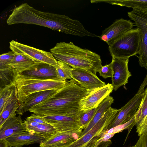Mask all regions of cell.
<instances>
[{
	"mask_svg": "<svg viewBox=\"0 0 147 147\" xmlns=\"http://www.w3.org/2000/svg\"><path fill=\"white\" fill-rule=\"evenodd\" d=\"M119 110L111 107L91 129L67 147H95L100 138L101 134L104 131L107 130Z\"/></svg>",
	"mask_w": 147,
	"mask_h": 147,
	"instance_id": "cell-6",
	"label": "cell"
},
{
	"mask_svg": "<svg viewBox=\"0 0 147 147\" xmlns=\"http://www.w3.org/2000/svg\"><path fill=\"white\" fill-rule=\"evenodd\" d=\"M129 61V59L112 58L111 62L113 70L112 84L115 91L127 84L128 78L131 76L128 69Z\"/></svg>",
	"mask_w": 147,
	"mask_h": 147,
	"instance_id": "cell-14",
	"label": "cell"
},
{
	"mask_svg": "<svg viewBox=\"0 0 147 147\" xmlns=\"http://www.w3.org/2000/svg\"><path fill=\"white\" fill-rule=\"evenodd\" d=\"M144 93H136L124 106L119 109L117 114L108 126L107 130L123 124L135 115L141 103Z\"/></svg>",
	"mask_w": 147,
	"mask_h": 147,
	"instance_id": "cell-10",
	"label": "cell"
},
{
	"mask_svg": "<svg viewBox=\"0 0 147 147\" xmlns=\"http://www.w3.org/2000/svg\"><path fill=\"white\" fill-rule=\"evenodd\" d=\"M58 132L77 131L83 129L80 122L78 114L74 115H55L42 116Z\"/></svg>",
	"mask_w": 147,
	"mask_h": 147,
	"instance_id": "cell-13",
	"label": "cell"
},
{
	"mask_svg": "<svg viewBox=\"0 0 147 147\" xmlns=\"http://www.w3.org/2000/svg\"><path fill=\"white\" fill-rule=\"evenodd\" d=\"M97 107L85 111H80L78 113L80 123L83 129L92 120L96 111Z\"/></svg>",
	"mask_w": 147,
	"mask_h": 147,
	"instance_id": "cell-27",
	"label": "cell"
},
{
	"mask_svg": "<svg viewBox=\"0 0 147 147\" xmlns=\"http://www.w3.org/2000/svg\"><path fill=\"white\" fill-rule=\"evenodd\" d=\"M113 90V87L112 84L109 83L103 86L90 91L79 102L80 111L97 107L109 96Z\"/></svg>",
	"mask_w": 147,
	"mask_h": 147,
	"instance_id": "cell-11",
	"label": "cell"
},
{
	"mask_svg": "<svg viewBox=\"0 0 147 147\" xmlns=\"http://www.w3.org/2000/svg\"><path fill=\"white\" fill-rule=\"evenodd\" d=\"M56 68L58 77L61 80L66 81L67 79H72L71 71L73 68L67 64L57 61Z\"/></svg>",
	"mask_w": 147,
	"mask_h": 147,
	"instance_id": "cell-26",
	"label": "cell"
},
{
	"mask_svg": "<svg viewBox=\"0 0 147 147\" xmlns=\"http://www.w3.org/2000/svg\"><path fill=\"white\" fill-rule=\"evenodd\" d=\"M71 76L72 79L89 91L106 85L105 82L100 80L96 75L84 69L73 68Z\"/></svg>",
	"mask_w": 147,
	"mask_h": 147,
	"instance_id": "cell-15",
	"label": "cell"
},
{
	"mask_svg": "<svg viewBox=\"0 0 147 147\" xmlns=\"http://www.w3.org/2000/svg\"><path fill=\"white\" fill-rule=\"evenodd\" d=\"M15 87L16 85H10L0 88V110L11 96Z\"/></svg>",
	"mask_w": 147,
	"mask_h": 147,
	"instance_id": "cell-29",
	"label": "cell"
},
{
	"mask_svg": "<svg viewBox=\"0 0 147 147\" xmlns=\"http://www.w3.org/2000/svg\"><path fill=\"white\" fill-rule=\"evenodd\" d=\"M20 105L16 86L11 96L0 110V127L7 120L16 116V112Z\"/></svg>",
	"mask_w": 147,
	"mask_h": 147,
	"instance_id": "cell-20",
	"label": "cell"
},
{
	"mask_svg": "<svg viewBox=\"0 0 147 147\" xmlns=\"http://www.w3.org/2000/svg\"><path fill=\"white\" fill-rule=\"evenodd\" d=\"M24 121L26 123L28 131L42 136L45 140L50 138L58 132L55 128L50 124H41L26 120Z\"/></svg>",
	"mask_w": 147,
	"mask_h": 147,
	"instance_id": "cell-21",
	"label": "cell"
},
{
	"mask_svg": "<svg viewBox=\"0 0 147 147\" xmlns=\"http://www.w3.org/2000/svg\"><path fill=\"white\" fill-rule=\"evenodd\" d=\"M114 101L113 97L109 96L97 107L93 118L88 125L82 131L81 137L87 132L99 121L104 113L111 107Z\"/></svg>",
	"mask_w": 147,
	"mask_h": 147,
	"instance_id": "cell-22",
	"label": "cell"
},
{
	"mask_svg": "<svg viewBox=\"0 0 147 147\" xmlns=\"http://www.w3.org/2000/svg\"><path fill=\"white\" fill-rule=\"evenodd\" d=\"M14 53L12 51L3 53L0 55V69L11 67L10 64L14 56Z\"/></svg>",
	"mask_w": 147,
	"mask_h": 147,
	"instance_id": "cell-30",
	"label": "cell"
},
{
	"mask_svg": "<svg viewBox=\"0 0 147 147\" xmlns=\"http://www.w3.org/2000/svg\"><path fill=\"white\" fill-rule=\"evenodd\" d=\"M5 139L9 147H21L34 144H40L45 140L42 136L29 131L13 135Z\"/></svg>",
	"mask_w": 147,
	"mask_h": 147,
	"instance_id": "cell-19",
	"label": "cell"
},
{
	"mask_svg": "<svg viewBox=\"0 0 147 147\" xmlns=\"http://www.w3.org/2000/svg\"><path fill=\"white\" fill-rule=\"evenodd\" d=\"M19 76V73L10 67L0 69V88L10 85H16V80Z\"/></svg>",
	"mask_w": 147,
	"mask_h": 147,
	"instance_id": "cell-24",
	"label": "cell"
},
{
	"mask_svg": "<svg viewBox=\"0 0 147 147\" xmlns=\"http://www.w3.org/2000/svg\"><path fill=\"white\" fill-rule=\"evenodd\" d=\"M90 91L72 79L63 88L29 111L41 116L76 115L80 111L79 102Z\"/></svg>",
	"mask_w": 147,
	"mask_h": 147,
	"instance_id": "cell-2",
	"label": "cell"
},
{
	"mask_svg": "<svg viewBox=\"0 0 147 147\" xmlns=\"http://www.w3.org/2000/svg\"><path fill=\"white\" fill-rule=\"evenodd\" d=\"M144 93V95L137 112H140L147 107V88L145 90Z\"/></svg>",
	"mask_w": 147,
	"mask_h": 147,
	"instance_id": "cell-35",
	"label": "cell"
},
{
	"mask_svg": "<svg viewBox=\"0 0 147 147\" xmlns=\"http://www.w3.org/2000/svg\"><path fill=\"white\" fill-rule=\"evenodd\" d=\"M58 90H50L32 93L24 99L18 109L16 113L20 115L29 111L32 108L56 93Z\"/></svg>",
	"mask_w": 147,
	"mask_h": 147,
	"instance_id": "cell-18",
	"label": "cell"
},
{
	"mask_svg": "<svg viewBox=\"0 0 147 147\" xmlns=\"http://www.w3.org/2000/svg\"><path fill=\"white\" fill-rule=\"evenodd\" d=\"M36 62L22 54L14 53L10 65L20 73L28 69Z\"/></svg>",
	"mask_w": 147,
	"mask_h": 147,
	"instance_id": "cell-23",
	"label": "cell"
},
{
	"mask_svg": "<svg viewBox=\"0 0 147 147\" xmlns=\"http://www.w3.org/2000/svg\"><path fill=\"white\" fill-rule=\"evenodd\" d=\"M136 132L139 136L147 133V115L142 122L136 127Z\"/></svg>",
	"mask_w": 147,
	"mask_h": 147,
	"instance_id": "cell-34",
	"label": "cell"
},
{
	"mask_svg": "<svg viewBox=\"0 0 147 147\" xmlns=\"http://www.w3.org/2000/svg\"><path fill=\"white\" fill-rule=\"evenodd\" d=\"M28 131L26 122L21 115L16 116L7 120L0 127V140Z\"/></svg>",
	"mask_w": 147,
	"mask_h": 147,
	"instance_id": "cell-17",
	"label": "cell"
},
{
	"mask_svg": "<svg viewBox=\"0 0 147 147\" xmlns=\"http://www.w3.org/2000/svg\"><path fill=\"white\" fill-rule=\"evenodd\" d=\"M82 129L72 131L58 132L50 138L45 140L40 147H67L80 138Z\"/></svg>",
	"mask_w": 147,
	"mask_h": 147,
	"instance_id": "cell-16",
	"label": "cell"
},
{
	"mask_svg": "<svg viewBox=\"0 0 147 147\" xmlns=\"http://www.w3.org/2000/svg\"><path fill=\"white\" fill-rule=\"evenodd\" d=\"M109 49L112 58L127 59L138 54L140 38L137 28L128 31L111 44Z\"/></svg>",
	"mask_w": 147,
	"mask_h": 147,
	"instance_id": "cell-4",
	"label": "cell"
},
{
	"mask_svg": "<svg viewBox=\"0 0 147 147\" xmlns=\"http://www.w3.org/2000/svg\"><path fill=\"white\" fill-rule=\"evenodd\" d=\"M130 147H136V146L135 145H134L133 146H130Z\"/></svg>",
	"mask_w": 147,
	"mask_h": 147,
	"instance_id": "cell-38",
	"label": "cell"
},
{
	"mask_svg": "<svg viewBox=\"0 0 147 147\" xmlns=\"http://www.w3.org/2000/svg\"><path fill=\"white\" fill-rule=\"evenodd\" d=\"M50 52L57 61L72 68L85 69L95 75L102 66L99 55L88 49L81 48L71 42L57 43L50 49Z\"/></svg>",
	"mask_w": 147,
	"mask_h": 147,
	"instance_id": "cell-3",
	"label": "cell"
},
{
	"mask_svg": "<svg viewBox=\"0 0 147 147\" xmlns=\"http://www.w3.org/2000/svg\"><path fill=\"white\" fill-rule=\"evenodd\" d=\"M102 2L147 11V0H109Z\"/></svg>",
	"mask_w": 147,
	"mask_h": 147,
	"instance_id": "cell-25",
	"label": "cell"
},
{
	"mask_svg": "<svg viewBox=\"0 0 147 147\" xmlns=\"http://www.w3.org/2000/svg\"><path fill=\"white\" fill-rule=\"evenodd\" d=\"M9 48L14 53L22 54L36 62L46 63L56 68L57 61L52 53L24 45L14 40L9 42Z\"/></svg>",
	"mask_w": 147,
	"mask_h": 147,
	"instance_id": "cell-8",
	"label": "cell"
},
{
	"mask_svg": "<svg viewBox=\"0 0 147 147\" xmlns=\"http://www.w3.org/2000/svg\"><path fill=\"white\" fill-rule=\"evenodd\" d=\"M135 124L136 120L134 116L131 119L125 123L106 130L105 131L108 133L115 134L116 133L122 132L124 129H127L128 130V134L125 139L126 140L130 130Z\"/></svg>",
	"mask_w": 147,
	"mask_h": 147,
	"instance_id": "cell-28",
	"label": "cell"
},
{
	"mask_svg": "<svg viewBox=\"0 0 147 147\" xmlns=\"http://www.w3.org/2000/svg\"><path fill=\"white\" fill-rule=\"evenodd\" d=\"M6 22L9 25L17 24L36 25L80 37L91 35L78 20L65 15L38 10L26 3L14 8Z\"/></svg>",
	"mask_w": 147,
	"mask_h": 147,
	"instance_id": "cell-1",
	"label": "cell"
},
{
	"mask_svg": "<svg viewBox=\"0 0 147 147\" xmlns=\"http://www.w3.org/2000/svg\"><path fill=\"white\" fill-rule=\"evenodd\" d=\"M105 131L101 134L100 138L98 141L95 147H108L111 144V139L115 134L107 133Z\"/></svg>",
	"mask_w": 147,
	"mask_h": 147,
	"instance_id": "cell-31",
	"label": "cell"
},
{
	"mask_svg": "<svg viewBox=\"0 0 147 147\" xmlns=\"http://www.w3.org/2000/svg\"><path fill=\"white\" fill-rule=\"evenodd\" d=\"M67 82L58 80L25 79L18 77L16 83L18 100L20 105L32 93L50 90H58L63 88Z\"/></svg>",
	"mask_w": 147,
	"mask_h": 147,
	"instance_id": "cell-5",
	"label": "cell"
},
{
	"mask_svg": "<svg viewBox=\"0 0 147 147\" xmlns=\"http://www.w3.org/2000/svg\"><path fill=\"white\" fill-rule=\"evenodd\" d=\"M147 85V74L142 83L137 93H141L143 92L144 90V88Z\"/></svg>",
	"mask_w": 147,
	"mask_h": 147,
	"instance_id": "cell-36",
	"label": "cell"
},
{
	"mask_svg": "<svg viewBox=\"0 0 147 147\" xmlns=\"http://www.w3.org/2000/svg\"><path fill=\"white\" fill-rule=\"evenodd\" d=\"M98 73L100 76L104 78H112L113 74L112 63L111 62L108 64L102 66Z\"/></svg>",
	"mask_w": 147,
	"mask_h": 147,
	"instance_id": "cell-32",
	"label": "cell"
},
{
	"mask_svg": "<svg viewBox=\"0 0 147 147\" xmlns=\"http://www.w3.org/2000/svg\"><path fill=\"white\" fill-rule=\"evenodd\" d=\"M134 23L130 20L120 18L115 20L102 31L98 37L109 45L128 31L133 29Z\"/></svg>",
	"mask_w": 147,
	"mask_h": 147,
	"instance_id": "cell-12",
	"label": "cell"
},
{
	"mask_svg": "<svg viewBox=\"0 0 147 147\" xmlns=\"http://www.w3.org/2000/svg\"><path fill=\"white\" fill-rule=\"evenodd\" d=\"M18 77L25 79L61 80L57 76L55 67L41 62H36L28 69L19 73Z\"/></svg>",
	"mask_w": 147,
	"mask_h": 147,
	"instance_id": "cell-9",
	"label": "cell"
},
{
	"mask_svg": "<svg viewBox=\"0 0 147 147\" xmlns=\"http://www.w3.org/2000/svg\"><path fill=\"white\" fill-rule=\"evenodd\" d=\"M127 15L134 22L140 33V47L137 57L139 65L147 70V11L133 8L127 12Z\"/></svg>",
	"mask_w": 147,
	"mask_h": 147,
	"instance_id": "cell-7",
	"label": "cell"
},
{
	"mask_svg": "<svg viewBox=\"0 0 147 147\" xmlns=\"http://www.w3.org/2000/svg\"><path fill=\"white\" fill-rule=\"evenodd\" d=\"M25 120L27 121L34 122L41 124L49 123L43 118L42 116L36 115L34 113L32 114L30 116L27 117Z\"/></svg>",
	"mask_w": 147,
	"mask_h": 147,
	"instance_id": "cell-33",
	"label": "cell"
},
{
	"mask_svg": "<svg viewBox=\"0 0 147 147\" xmlns=\"http://www.w3.org/2000/svg\"><path fill=\"white\" fill-rule=\"evenodd\" d=\"M0 147H9L5 139L0 140Z\"/></svg>",
	"mask_w": 147,
	"mask_h": 147,
	"instance_id": "cell-37",
	"label": "cell"
}]
</instances>
